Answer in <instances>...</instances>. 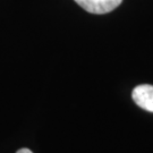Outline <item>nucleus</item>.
Returning <instances> with one entry per match:
<instances>
[{
	"label": "nucleus",
	"instance_id": "nucleus-1",
	"mask_svg": "<svg viewBox=\"0 0 153 153\" xmlns=\"http://www.w3.org/2000/svg\"><path fill=\"white\" fill-rule=\"evenodd\" d=\"M83 9L91 14H107L116 9L123 0H75Z\"/></svg>",
	"mask_w": 153,
	"mask_h": 153
},
{
	"label": "nucleus",
	"instance_id": "nucleus-2",
	"mask_svg": "<svg viewBox=\"0 0 153 153\" xmlns=\"http://www.w3.org/2000/svg\"><path fill=\"white\" fill-rule=\"evenodd\" d=\"M131 98L142 109L153 112V86L149 84L138 85L133 90Z\"/></svg>",
	"mask_w": 153,
	"mask_h": 153
},
{
	"label": "nucleus",
	"instance_id": "nucleus-3",
	"mask_svg": "<svg viewBox=\"0 0 153 153\" xmlns=\"http://www.w3.org/2000/svg\"><path fill=\"white\" fill-rule=\"evenodd\" d=\"M16 153H33L30 149H26V148H24V149H21V150H18Z\"/></svg>",
	"mask_w": 153,
	"mask_h": 153
}]
</instances>
